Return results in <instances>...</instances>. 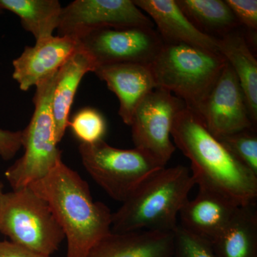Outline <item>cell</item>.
<instances>
[{"instance_id":"obj_1","label":"cell","mask_w":257,"mask_h":257,"mask_svg":"<svg viewBox=\"0 0 257 257\" xmlns=\"http://www.w3.org/2000/svg\"><path fill=\"white\" fill-rule=\"evenodd\" d=\"M172 138L190 161L191 172L199 189L216 193L238 207L256 204L257 176L230 154L195 111L187 106L179 111Z\"/></svg>"},{"instance_id":"obj_2","label":"cell","mask_w":257,"mask_h":257,"mask_svg":"<svg viewBox=\"0 0 257 257\" xmlns=\"http://www.w3.org/2000/svg\"><path fill=\"white\" fill-rule=\"evenodd\" d=\"M30 188L50 207L67 241V257H87L111 232L112 214L92 199L89 184L62 160Z\"/></svg>"},{"instance_id":"obj_3","label":"cell","mask_w":257,"mask_h":257,"mask_svg":"<svg viewBox=\"0 0 257 257\" xmlns=\"http://www.w3.org/2000/svg\"><path fill=\"white\" fill-rule=\"evenodd\" d=\"M196 185L188 167L161 169L147 179L112 214L111 232H173L179 211Z\"/></svg>"},{"instance_id":"obj_4","label":"cell","mask_w":257,"mask_h":257,"mask_svg":"<svg viewBox=\"0 0 257 257\" xmlns=\"http://www.w3.org/2000/svg\"><path fill=\"white\" fill-rule=\"evenodd\" d=\"M227 61L219 52L182 43H165L149 64L157 88L200 111Z\"/></svg>"},{"instance_id":"obj_5","label":"cell","mask_w":257,"mask_h":257,"mask_svg":"<svg viewBox=\"0 0 257 257\" xmlns=\"http://www.w3.org/2000/svg\"><path fill=\"white\" fill-rule=\"evenodd\" d=\"M57 72L36 87L35 111L28 126L22 130V147L25 152L5 173L13 190L28 187L43 178L62 160L52 112Z\"/></svg>"},{"instance_id":"obj_6","label":"cell","mask_w":257,"mask_h":257,"mask_svg":"<svg viewBox=\"0 0 257 257\" xmlns=\"http://www.w3.org/2000/svg\"><path fill=\"white\" fill-rule=\"evenodd\" d=\"M0 232L12 242L48 256L65 238L47 203L30 187L2 194Z\"/></svg>"},{"instance_id":"obj_7","label":"cell","mask_w":257,"mask_h":257,"mask_svg":"<svg viewBox=\"0 0 257 257\" xmlns=\"http://www.w3.org/2000/svg\"><path fill=\"white\" fill-rule=\"evenodd\" d=\"M79 152L82 165L90 177L109 197L121 202L150 176L165 167L140 149L115 148L104 140L81 143Z\"/></svg>"},{"instance_id":"obj_8","label":"cell","mask_w":257,"mask_h":257,"mask_svg":"<svg viewBox=\"0 0 257 257\" xmlns=\"http://www.w3.org/2000/svg\"><path fill=\"white\" fill-rule=\"evenodd\" d=\"M182 99L156 88L139 104L132 120V136L140 149L166 166L176 150L172 128L176 116L185 107Z\"/></svg>"},{"instance_id":"obj_9","label":"cell","mask_w":257,"mask_h":257,"mask_svg":"<svg viewBox=\"0 0 257 257\" xmlns=\"http://www.w3.org/2000/svg\"><path fill=\"white\" fill-rule=\"evenodd\" d=\"M77 40L79 47L87 52L96 67L119 63L149 65L164 44L152 27L100 29Z\"/></svg>"},{"instance_id":"obj_10","label":"cell","mask_w":257,"mask_h":257,"mask_svg":"<svg viewBox=\"0 0 257 257\" xmlns=\"http://www.w3.org/2000/svg\"><path fill=\"white\" fill-rule=\"evenodd\" d=\"M154 25L133 0H75L62 8L57 30L58 36L78 39L100 29Z\"/></svg>"},{"instance_id":"obj_11","label":"cell","mask_w":257,"mask_h":257,"mask_svg":"<svg viewBox=\"0 0 257 257\" xmlns=\"http://www.w3.org/2000/svg\"><path fill=\"white\" fill-rule=\"evenodd\" d=\"M197 114L216 138L254 128L242 89L228 62Z\"/></svg>"},{"instance_id":"obj_12","label":"cell","mask_w":257,"mask_h":257,"mask_svg":"<svg viewBox=\"0 0 257 257\" xmlns=\"http://www.w3.org/2000/svg\"><path fill=\"white\" fill-rule=\"evenodd\" d=\"M78 47L77 39L52 36L26 47L13 60V79L20 89L28 91L46 80L61 68Z\"/></svg>"},{"instance_id":"obj_13","label":"cell","mask_w":257,"mask_h":257,"mask_svg":"<svg viewBox=\"0 0 257 257\" xmlns=\"http://www.w3.org/2000/svg\"><path fill=\"white\" fill-rule=\"evenodd\" d=\"M94 73L106 82L119 101V115L130 126L139 104L147 94L156 89L150 67L147 64L119 63L96 67Z\"/></svg>"},{"instance_id":"obj_14","label":"cell","mask_w":257,"mask_h":257,"mask_svg":"<svg viewBox=\"0 0 257 257\" xmlns=\"http://www.w3.org/2000/svg\"><path fill=\"white\" fill-rule=\"evenodd\" d=\"M151 18L165 43H182L219 52L218 39L199 31L179 8L176 0H133Z\"/></svg>"},{"instance_id":"obj_15","label":"cell","mask_w":257,"mask_h":257,"mask_svg":"<svg viewBox=\"0 0 257 257\" xmlns=\"http://www.w3.org/2000/svg\"><path fill=\"white\" fill-rule=\"evenodd\" d=\"M239 207L226 198L199 189L194 199H187L179 211V226L211 243L229 224Z\"/></svg>"},{"instance_id":"obj_16","label":"cell","mask_w":257,"mask_h":257,"mask_svg":"<svg viewBox=\"0 0 257 257\" xmlns=\"http://www.w3.org/2000/svg\"><path fill=\"white\" fill-rule=\"evenodd\" d=\"M173 248L174 231L111 232L96 243L87 257H171Z\"/></svg>"},{"instance_id":"obj_17","label":"cell","mask_w":257,"mask_h":257,"mask_svg":"<svg viewBox=\"0 0 257 257\" xmlns=\"http://www.w3.org/2000/svg\"><path fill=\"white\" fill-rule=\"evenodd\" d=\"M96 67L92 59L78 45L57 72L52 97V112L57 143L62 141L69 126V112L81 81L88 72H94Z\"/></svg>"},{"instance_id":"obj_18","label":"cell","mask_w":257,"mask_h":257,"mask_svg":"<svg viewBox=\"0 0 257 257\" xmlns=\"http://www.w3.org/2000/svg\"><path fill=\"white\" fill-rule=\"evenodd\" d=\"M210 244L216 257H257L256 204L238 207Z\"/></svg>"},{"instance_id":"obj_19","label":"cell","mask_w":257,"mask_h":257,"mask_svg":"<svg viewBox=\"0 0 257 257\" xmlns=\"http://www.w3.org/2000/svg\"><path fill=\"white\" fill-rule=\"evenodd\" d=\"M218 51L234 70L244 94L250 116L257 123V61L246 38L237 32L218 39Z\"/></svg>"},{"instance_id":"obj_20","label":"cell","mask_w":257,"mask_h":257,"mask_svg":"<svg viewBox=\"0 0 257 257\" xmlns=\"http://www.w3.org/2000/svg\"><path fill=\"white\" fill-rule=\"evenodd\" d=\"M176 3L194 26L208 36L219 39L240 26L222 0H176Z\"/></svg>"},{"instance_id":"obj_21","label":"cell","mask_w":257,"mask_h":257,"mask_svg":"<svg viewBox=\"0 0 257 257\" xmlns=\"http://www.w3.org/2000/svg\"><path fill=\"white\" fill-rule=\"evenodd\" d=\"M62 9L58 0H0V10L18 16L23 28L32 33L36 41L53 36Z\"/></svg>"},{"instance_id":"obj_22","label":"cell","mask_w":257,"mask_h":257,"mask_svg":"<svg viewBox=\"0 0 257 257\" xmlns=\"http://www.w3.org/2000/svg\"><path fill=\"white\" fill-rule=\"evenodd\" d=\"M217 139L238 162L257 176V135L254 128Z\"/></svg>"},{"instance_id":"obj_23","label":"cell","mask_w":257,"mask_h":257,"mask_svg":"<svg viewBox=\"0 0 257 257\" xmlns=\"http://www.w3.org/2000/svg\"><path fill=\"white\" fill-rule=\"evenodd\" d=\"M69 126L83 144H92L103 140L106 123L103 115L92 108L79 111L69 121Z\"/></svg>"},{"instance_id":"obj_24","label":"cell","mask_w":257,"mask_h":257,"mask_svg":"<svg viewBox=\"0 0 257 257\" xmlns=\"http://www.w3.org/2000/svg\"><path fill=\"white\" fill-rule=\"evenodd\" d=\"M171 257H216L210 243L191 234L178 224L174 231V248Z\"/></svg>"},{"instance_id":"obj_25","label":"cell","mask_w":257,"mask_h":257,"mask_svg":"<svg viewBox=\"0 0 257 257\" xmlns=\"http://www.w3.org/2000/svg\"><path fill=\"white\" fill-rule=\"evenodd\" d=\"M225 3L232 11L240 26L256 32L257 1L256 0H226Z\"/></svg>"},{"instance_id":"obj_26","label":"cell","mask_w":257,"mask_h":257,"mask_svg":"<svg viewBox=\"0 0 257 257\" xmlns=\"http://www.w3.org/2000/svg\"><path fill=\"white\" fill-rule=\"evenodd\" d=\"M3 10H0V13ZM22 131L12 132L0 128V157L10 160L22 147Z\"/></svg>"},{"instance_id":"obj_27","label":"cell","mask_w":257,"mask_h":257,"mask_svg":"<svg viewBox=\"0 0 257 257\" xmlns=\"http://www.w3.org/2000/svg\"><path fill=\"white\" fill-rule=\"evenodd\" d=\"M0 257H51L34 252L10 241H0Z\"/></svg>"},{"instance_id":"obj_28","label":"cell","mask_w":257,"mask_h":257,"mask_svg":"<svg viewBox=\"0 0 257 257\" xmlns=\"http://www.w3.org/2000/svg\"><path fill=\"white\" fill-rule=\"evenodd\" d=\"M3 189H4V184L0 181V197L3 194Z\"/></svg>"}]
</instances>
